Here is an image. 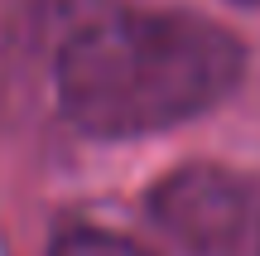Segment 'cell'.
Wrapping results in <instances>:
<instances>
[{"label":"cell","mask_w":260,"mask_h":256,"mask_svg":"<svg viewBox=\"0 0 260 256\" xmlns=\"http://www.w3.org/2000/svg\"><path fill=\"white\" fill-rule=\"evenodd\" d=\"M236 5H260V0H236Z\"/></svg>","instance_id":"277c9868"},{"label":"cell","mask_w":260,"mask_h":256,"mask_svg":"<svg viewBox=\"0 0 260 256\" xmlns=\"http://www.w3.org/2000/svg\"><path fill=\"white\" fill-rule=\"evenodd\" d=\"M149 222L178 256H260V179L183 164L149 189Z\"/></svg>","instance_id":"7a4b0ae2"},{"label":"cell","mask_w":260,"mask_h":256,"mask_svg":"<svg viewBox=\"0 0 260 256\" xmlns=\"http://www.w3.org/2000/svg\"><path fill=\"white\" fill-rule=\"evenodd\" d=\"M246 48L217 19L188 10H116L87 19L58 48V111L92 140H140L232 97Z\"/></svg>","instance_id":"6da1fadb"},{"label":"cell","mask_w":260,"mask_h":256,"mask_svg":"<svg viewBox=\"0 0 260 256\" xmlns=\"http://www.w3.org/2000/svg\"><path fill=\"white\" fill-rule=\"evenodd\" d=\"M48 256H145V251H140L135 242L106 232V227H68L63 237L53 242Z\"/></svg>","instance_id":"3957f363"}]
</instances>
